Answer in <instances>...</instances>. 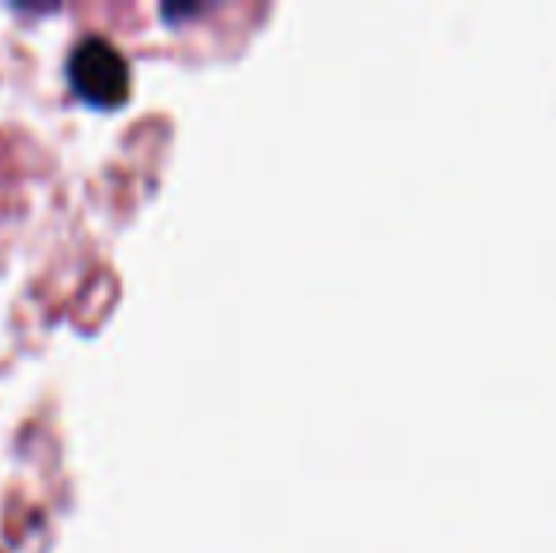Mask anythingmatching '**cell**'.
I'll return each instance as SVG.
<instances>
[{
	"instance_id": "cell-1",
	"label": "cell",
	"mask_w": 556,
	"mask_h": 553,
	"mask_svg": "<svg viewBox=\"0 0 556 553\" xmlns=\"http://www.w3.org/2000/svg\"><path fill=\"white\" fill-rule=\"evenodd\" d=\"M68 88L76 99H84L88 106L99 111H114L129 99V84H132V68L125 61V53L117 50L111 38L103 35H88L73 46L68 53Z\"/></svg>"
},
{
	"instance_id": "cell-2",
	"label": "cell",
	"mask_w": 556,
	"mask_h": 553,
	"mask_svg": "<svg viewBox=\"0 0 556 553\" xmlns=\"http://www.w3.org/2000/svg\"><path fill=\"white\" fill-rule=\"evenodd\" d=\"M201 12H205V4H163V20H182V15H186V20H190V15H201Z\"/></svg>"
}]
</instances>
